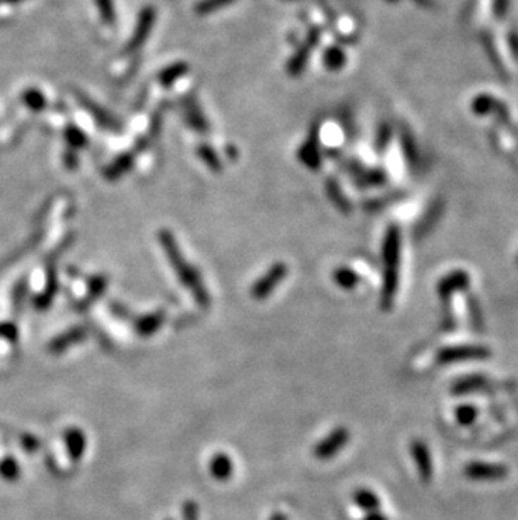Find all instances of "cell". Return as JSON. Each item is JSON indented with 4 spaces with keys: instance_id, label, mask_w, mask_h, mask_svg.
<instances>
[{
    "instance_id": "obj_5",
    "label": "cell",
    "mask_w": 518,
    "mask_h": 520,
    "mask_svg": "<svg viewBox=\"0 0 518 520\" xmlns=\"http://www.w3.org/2000/svg\"><path fill=\"white\" fill-rule=\"evenodd\" d=\"M320 37H322L320 29H318V27L310 29L308 36H306L303 44L298 47V49L295 51V54H293L290 58V61H288V68H286L288 75H290V76H300L301 72L305 71L306 64H308V61H310V56H312V51L318 46V42H320Z\"/></svg>"
},
{
    "instance_id": "obj_9",
    "label": "cell",
    "mask_w": 518,
    "mask_h": 520,
    "mask_svg": "<svg viewBox=\"0 0 518 520\" xmlns=\"http://www.w3.org/2000/svg\"><path fill=\"white\" fill-rule=\"evenodd\" d=\"M76 98H77V101H80V105L83 106L89 115H91V117L94 118V122H96L99 127L105 128V130H110V132L122 130V123H120L115 117H111L105 108H101V106L98 105V103H94L91 98L86 96L84 93H76Z\"/></svg>"
},
{
    "instance_id": "obj_6",
    "label": "cell",
    "mask_w": 518,
    "mask_h": 520,
    "mask_svg": "<svg viewBox=\"0 0 518 520\" xmlns=\"http://www.w3.org/2000/svg\"><path fill=\"white\" fill-rule=\"evenodd\" d=\"M318 133H320V125L315 123L310 128L308 139L300 148H298L296 157L300 158V162L303 163L308 169L317 170L322 165V153H320V141H318Z\"/></svg>"
},
{
    "instance_id": "obj_29",
    "label": "cell",
    "mask_w": 518,
    "mask_h": 520,
    "mask_svg": "<svg viewBox=\"0 0 518 520\" xmlns=\"http://www.w3.org/2000/svg\"><path fill=\"white\" fill-rule=\"evenodd\" d=\"M485 379L480 376H469V377H465V379L457 381L455 384V388H453V393L455 394H465V393H472V391H476L480 389L481 386H485Z\"/></svg>"
},
{
    "instance_id": "obj_24",
    "label": "cell",
    "mask_w": 518,
    "mask_h": 520,
    "mask_svg": "<svg viewBox=\"0 0 518 520\" xmlns=\"http://www.w3.org/2000/svg\"><path fill=\"white\" fill-rule=\"evenodd\" d=\"M353 500H355V504L360 507V509L367 510L369 514L377 512L379 507H381V500H379V497L367 488L357 490L355 495H353Z\"/></svg>"
},
{
    "instance_id": "obj_38",
    "label": "cell",
    "mask_w": 518,
    "mask_h": 520,
    "mask_svg": "<svg viewBox=\"0 0 518 520\" xmlns=\"http://www.w3.org/2000/svg\"><path fill=\"white\" fill-rule=\"evenodd\" d=\"M76 156H75V153H68V156H66V165L68 167H71V169H75V167H76Z\"/></svg>"
},
{
    "instance_id": "obj_26",
    "label": "cell",
    "mask_w": 518,
    "mask_h": 520,
    "mask_svg": "<svg viewBox=\"0 0 518 520\" xmlns=\"http://www.w3.org/2000/svg\"><path fill=\"white\" fill-rule=\"evenodd\" d=\"M197 156L201 157V160L206 163L207 167H209L210 170L213 172H221L222 170V162L221 158H219L217 152L210 147V145L207 144H201L197 147Z\"/></svg>"
},
{
    "instance_id": "obj_28",
    "label": "cell",
    "mask_w": 518,
    "mask_h": 520,
    "mask_svg": "<svg viewBox=\"0 0 518 520\" xmlns=\"http://www.w3.org/2000/svg\"><path fill=\"white\" fill-rule=\"evenodd\" d=\"M236 0H201V2L196 4L194 11H196L197 15L204 17V15H210L214 12L221 11V8L231 6L234 4Z\"/></svg>"
},
{
    "instance_id": "obj_23",
    "label": "cell",
    "mask_w": 518,
    "mask_h": 520,
    "mask_svg": "<svg viewBox=\"0 0 518 520\" xmlns=\"http://www.w3.org/2000/svg\"><path fill=\"white\" fill-rule=\"evenodd\" d=\"M400 145H403V152H404L405 160H408V163L411 167H416L417 163H419V152H417L416 140H414L411 132H409V130L400 132Z\"/></svg>"
},
{
    "instance_id": "obj_34",
    "label": "cell",
    "mask_w": 518,
    "mask_h": 520,
    "mask_svg": "<svg viewBox=\"0 0 518 520\" xmlns=\"http://www.w3.org/2000/svg\"><path fill=\"white\" fill-rule=\"evenodd\" d=\"M106 288V278L101 277V274H98V277H93L91 280H89V286H88V293H89V298L88 302H91V300L94 298H99V295L105 291Z\"/></svg>"
},
{
    "instance_id": "obj_16",
    "label": "cell",
    "mask_w": 518,
    "mask_h": 520,
    "mask_svg": "<svg viewBox=\"0 0 518 520\" xmlns=\"http://www.w3.org/2000/svg\"><path fill=\"white\" fill-rule=\"evenodd\" d=\"M472 110L476 115H486V113H491V111H498V113L508 122V113H507V108H505V105L503 103L496 101L493 96H490V94H480V96L474 98L472 103Z\"/></svg>"
},
{
    "instance_id": "obj_36",
    "label": "cell",
    "mask_w": 518,
    "mask_h": 520,
    "mask_svg": "<svg viewBox=\"0 0 518 520\" xmlns=\"http://www.w3.org/2000/svg\"><path fill=\"white\" fill-rule=\"evenodd\" d=\"M184 520H198V507L196 502H187L184 505Z\"/></svg>"
},
{
    "instance_id": "obj_1",
    "label": "cell",
    "mask_w": 518,
    "mask_h": 520,
    "mask_svg": "<svg viewBox=\"0 0 518 520\" xmlns=\"http://www.w3.org/2000/svg\"><path fill=\"white\" fill-rule=\"evenodd\" d=\"M158 243H160L162 249L165 251L168 263L172 265L174 272L179 274L182 285L192 291L194 298H196V302L198 305L207 307V305H209V293H207L204 283L201 280V274H198V272L192 265L187 263V260H185L182 251H180L172 231L162 229L160 233H158Z\"/></svg>"
},
{
    "instance_id": "obj_17",
    "label": "cell",
    "mask_w": 518,
    "mask_h": 520,
    "mask_svg": "<svg viewBox=\"0 0 518 520\" xmlns=\"http://www.w3.org/2000/svg\"><path fill=\"white\" fill-rule=\"evenodd\" d=\"M163 320H165V312L163 310L149 313V315L140 317V319L135 322V330L141 335V337H150V335L160 329Z\"/></svg>"
},
{
    "instance_id": "obj_31",
    "label": "cell",
    "mask_w": 518,
    "mask_h": 520,
    "mask_svg": "<svg viewBox=\"0 0 518 520\" xmlns=\"http://www.w3.org/2000/svg\"><path fill=\"white\" fill-rule=\"evenodd\" d=\"M96 6L99 8V15L101 19L105 20L108 25H113L116 20V11H115V4L113 0H94Z\"/></svg>"
},
{
    "instance_id": "obj_25",
    "label": "cell",
    "mask_w": 518,
    "mask_h": 520,
    "mask_svg": "<svg viewBox=\"0 0 518 520\" xmlns=\"http://www.w3.org/2000/svg\"><path fill=\"white\" fill-rule=\"evenodd\" d=\"M83 338H86V330L81 329V326H76V329L69 330V332L61 335L58 341H54L53 345H51V349H53V352H61L66 349L68 345L83 341Z\"/></svg>"
},
{
    "instance_id": "obj_20",
    "label": "cell",
    "mask_w": 518,
    "mask_h": 520,
    "mask_svg": "<svg viewBox=\"0 0 518 520\" xmlns=\"http://www.w3.org/2000/svg\"><path fill=\"white\" fill-rule=\"evenodd\" d=\"M232 468H234V465H232V459L224 453L214 455V458L210 459L209 470H210V475H213L215 480H221V481L227 480L229 476L232 475Z\"/></svg>"
},
{
    "instance_id": "obj_10",
    "label": "cell",
    "mask_w": 518,
    "mask_h": 520,
    "mask_svg": "<svg viewBox=\"0 0 518 520\" xmlns=\"http://www.w3.org/2000/svg\"><path fill=\"white\" fill-rule=\"evenodd\" d=\"M466 478L476 480V481H493V480H502L508 475L507 467L496 465V463H483V462H474L469 463L465 468Z\"/></svg>"
},
{
    "instance_id": "obj_40",
    "label": "cell",
    "mask_w": 518,
    "mask_h": 520,
    "mask_svg": "<svg viewBox=\"0 0 518 520\" xmlns=\"http://www.w3.org/2000/svg\"><path fill=\"white\" fill-rule=\"evenodd\" d=\"M270 520H288V517L282 512H276V514H273V517H271Z\"/></svg>"
},
{
    "instance_id": "obj_18",
    "label": "cell",
    "mask_w": 518,
    "mask_h": 520,
    "mask_svg": "<svg viewBox=\"0 0 518 520\" xmlns=\"http://www.w3.org/2000/svg\"><path fill=\"white\" fill-rule=\"evenodd\" d=\"M189 72V64L187 63H174L170 66L163 68V70L157 75V81L158 84L163 86V88H170L174 86L177 81L180 78H184L185 75Z\"/></svg>"
},
{
    "instance_id": "obj_11",
    "label": "cell",
    "mask_w": 518,
    "mask_h": 520,
    "mask_svg": "<svg viewBox=\"0 0 518 520\" xmlns=\"http://www.w3.org/2000/svg\"><path fill=\"white\" fill-rule=\"evenodd\" d=\"M347 172L350 174V177L355 180L358 187H374V186H382L386 182V172L377 170V169H364L360 163L350 162L347 165Z\"/></svg>"
},
{
    "instance_id": "obj_14",
    "label": "cell",
    "mask_w": 518,
    "mask_h": 520,
    "mask_svg": "<svg viewBox=\"0 0 518 520\" xmlns=\"http://www.w3.org/2000/svg\"><path fill=\"white\" fill-rule=\"evenodd\" d=\"M184 118L189 127L194 128V130L198 133H202V135L209 132V123H207L206 115L202 113L201 106L197 105V101L194 100V98H187V100L184 101Z\"/></svg>"
},
{
    "instance_id": "obj_27",
    "label": "cell",
    "mask_w": 518,
    "mask_h": 520,
    "mask_svg": "<svg viewBox=\"0 0 518 520\" xmlns=\"http://www.w3.org/2000/svg\"><path fill=\"white\" fill-rule=\"evenodd\" d=\"M334 281L343 290H352L358 285V274L350 268H336L334 272Z\"/></svg>"
},
{
    "instance_id": "obj_21",
    "label": "cell",
    "mask_w": 518,
    "mask_h": 520,
    "mask_svg": "<svg viewBox=\"0 0 518 520\" xmlns=\"http://www.w3.org/2000/svg\"><path fill=\"white\" fill-rule=\"evenodd\" d=\"M66 445H68V451L69 455H71V458L75 459H80L81 457H83L84 450H86V436L84 433H81L80 429L72 428L69 429L68 435H66Z\"/></svg>"
},
{
    "instance_id": "obj_37",
    "label": "cell",
    "mask_w": 518,
    "mask_h": 520,
    "mask_svg": "<svg viewBox=\"0 0 518 520\" xmlns=\"http://www.w3.org/2000/svg\"><path fill=\"white\" fill-rule=\"evenodd\" d=\"M508 8V0H495V14L496 17H505Z\"/></svg>"
},
{
    "instance_id": "obj_33",
    "label": "cell",
    "mask_w": 518,
    "mask_h": 520,
    "mask_svg": "<svg viewBox=\"0 0 518 520\" xmlns=\"http://www.w3.org/2000/svg\"><path fill=\"white\" fill-rule=\"evenodd\" d=\"M441 210H443V204H441V202H436L434 208L427 210V216H426V219H422V222H421L419 236L426 234V231H427V229H431V226L434 224L436 219H438L439 216H441Z\"/></svg>"
},
{
    "instance_id": "obj_13",
    "label": "cell",
    "mask_w": 518,
    "mask_h": 520,
    "mask_svg": "<svg viewBox=\"0 0 518 520\" xmlns=\"http://www.w3.org/2000/svg\"><path fill=\"white\" fill-rule=\"evenodd\" d=\"M411 455L414 463H416L417 474H419L422 481L427 483V481L433 478V462H431L429 448H427L424 441L414 440L411 445Z\"/></svg>"
},
{
    "instance_id": "obj_12",
    "label": "cell",
    "mask_w": 518,
    "mask_h": 520,
    "mask_svg": "<svg viewBox=\"0 0 518 520\" xmlns=\"http://www.w3.org/2000/svg\"><path fill=\"white\" fill-rule=\"evenodd\" d=\"M468 286L469 274L463 272V269H456V272H451L448 277L441 278V281L438 283V295L443 300H450L457 291L468 290Z\"/></svg>"
},
{
    "instance_id": "obj_2",
    "label": "cell",
    "mask_w": 518,
    "mask_h": 520,
    "mask_svg": "<svg viewBox=\"0 0 518 520\" xmlns=\"http://www.w3.org/2000/svg\"><path fill=\"white\" fill-rule=\"evenodd\" d=\"M384 258V285L381 307L382 310H391L394 305L397 288H399V266H400V231L396 224L388 226L382 243Z\"/></svg>"
},
{
    "instance_id": "obj_35",
    "label": "cell",
    "mask_w": 518,
    "mask_h": 520,
    "mask_svg": "<svg viewBox=\"0 0 518 520\" xmlns=\"http://www.w3.org/2000/svg\"><path fill=\"white\" fill-rule=\"evenodd\" d=\"M392 137V130L387 123H382L377 130V139H375V148L377 152H384L387 148L388 141H391Z\"/></svg>"
},
{
    "instance_id": "obj_4",
    "label": "cell",
    "mask_w": 518,
    "mask_h": 520,
    "mask_svg": "<svg viewBox=\"0 0 518 520\" xmlns=\"http://www.w3.org/2000/svg\"><path fill=\"white\" fill-rule=\"evenodd\" d=\"M288 274V266L284 263H274L267 272L263 274L251 288V296L254 300H266L278 288Z\"/></svg>"
},
{
    "instance_id": "obj_3",
    "label": "cell",
    "mask_w": 518,
    "mask_h": 520,
    "mask_svg": "<svg viewBox=\"0 0 518 520\" xmlns=\"http://www.w3.org/2000/svg\"><path fill=\"white\" fill-rule=\"evenodd\" d=\"M155 20H157V11L152 6H146L141 8V12L138 14L137 25L133 29L132 37H130L128 44L125 46V53H137L141 46L145 44L149 36L153 31Z\"/></svg>"
},
{
    "instance_id": "obj_30",
    "label": "cell",
    "mask_w": 518,
    "mask_h": 520,
    "mask_svg": "<svg viewBox=\"0 0 518 520\" xmlns=\"http://www.w3.org/2000/svg\"><path fill=\"white\" fill-rule=\"evenodd\" d=\"M66 140L72 148H86L88 147V137L84 132H81L80 128L75 125H69L66 128Z\"/></svg>"
},
{
    "instance_id": "obj_22",
    "label": "cell",
    "mask_w": 518,
    "mask_h": 520,
    "mask_svg": "<svg viewBox=\"0 0 518 520\" xmlns=\"http://www.w3.org/2000/svg\"><path fill=\"white\" fill-rule=\"evenodd\" d=\"M347 63V56H345L343 49L339 46H330L323 53V64L328 71H340Z\"/></svg>"
},
{
    "instance_id": "obj_15",
    "label": "cell",
    "mask_w": 518,
    "mask_h": 520,
    "mask_svg": "<svg viewBox=\"0 0 518 520\" xmlns=\"http://www.w3.org/2000/svg\"><path fill=\"white\" fill-rule=\"evenodd\" d=\"M133 162H135V156H133L132 152L122 153V156L115 158L113 163H110V165L103 170V175H105L106 180H118L132 169Z\"/></svg>"
},
{
    "instance_id": "obj_32",
    "label": "cell",
    "mask_w": 518,
    "mask_h": 520,
    "mask_svg": "<svg viewBox=\"0 0 518 520\" xmlns=\"http://www.w3.org/2000/svg\"><path fill=\"white\" fill-rule=\"evenodd\" d=\"M476 414H478V411L474 410L473 406H469V404L456 407V411H455L456 421L461 424V426H469V424L476 419Z\"/></svg>"
},
{
    "instance_id": "obj_8",
    "label": "cell",
    "mask_w": 518,
    "mask_h": 520,
    "mask_svg": "<svg viewBox=\"0 0 518 520\" xmlns=\"http://www.w3.org/2000/svg\"><path fill=\"white\" fill-rule=\"evenodd\" d=\"M348 438H350V433H348L347 428H335L325 440H322L315 446V457L318 459L334 458L336 453H340L345 448V445L348 443Z\"/></svg>"
},
{
    "instance_id": "obj_19",
    "label": "cell",
    "mask_w": 518,
    "mask_h": 520,
    "mask_svg": "<svg viewBox=\"0 0 518 520\" xmlns=\"http://www.w3.org/2000/svg\"><path fill=\"white\" fill-rule=\"evenodd\" d=\"M325 191H327L328 199L334 202V205L336 209L342 210L343 214H350V210H352L350 202H348L347 196L343 194L342 187H340V184L336 182V180L328 179L327 184H325Z\"/></svg>"
},
{
    "instance_id": "obj_39",
    "label": "cell",
    "mask_w": 518,
    "mask_h": 520,
    "mask_svg": "<svg viewBox=\"0 0 518 520\" xmlns=\"http://www.w3.org/2000/svg\"><path fill=\"white\" fill-rule=\"evenodd\" d=\"M365 520H387V519L379 512H372V514H369V517H367Z\"/></svg>"
},
{
    "instance_id": "obj_7",
    "label": "cell",
    "mask_w": 518,
    "mask_h": 520,
    "mask_svg": "<svg viewBox=\"0 0 518 520\" xmlns=\"http://www.w3.org/2000/svg\"><path fill=\"white\" fill-rule=\"evenodd\" d=\"M490 357V350L481 345H460V347H448L438 352L439 364H455L461 360L472 359H486Z\"/></svg>"
}]
</instances>
